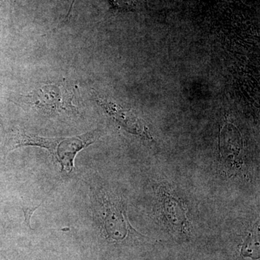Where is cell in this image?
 I'll use <instances>...</instances> for the list:
<instances>
[{
  "label": "cell",
  "mask_w": 260,
  "mask_h": 260,
  "mask_svg": "<svg viewBox=\"0 0 260 260\" xmlns=\"http://www.w3.org/2000/svg\"><path fill=\"white\" fill-rule=\"evenodd\" d=\"M40 205L41 204L34 207H23V208H22V209H23L24 217H25V221L27 226L30 228V219H31L32 214H34V211H35Z\"/></svg>",
  "instance_id": "7"
},
{
  "label": "cell",
  "mask_w": 260,
  "mask_h": 260,
  "mask_svg": "<svg viewBox=\"0 0 260 260\" xmlns=\"http://www.w3.org/2000/svg\"><path fill=\"white\" fill-rule=\"evenodd\" d=\"M101 135L102 132L95 129L78 136L44 138L29 134L24 129H16L10 133L8 144L10 150L26 146L47 149L53 158L60 164L61 171L70 174L74 169V160L77 154L95 143Z\"/></svg>",
  "instance_id": "1"
},
{
  "label": "cell",
  "mask_w": 260,
  "mask_h": 260,
  "mask_svg": "<svg viewBox=\"0 0 260 260\" xmlns=\"http://www.w3.org/2000/svg\"><path fill=\"white\" fill-rule=\"evenodd\" d=\"M92 96L95 99L101 107H102L111 116H112L118 123L124 126L130 133L143 135L150 138L148 132L145 129V126L141 120L129 109H124L116 103L111 102L105 98L101 96L92 90Z\"/></svg>",
  "instance_id": "4"
},
{
  "label": "cell",
  "mask_w": 260,
  "mask_h": 260,
  "mask_svg": "<svg viewBox=\"0 0 260 260\" xmlns=\"http://www.w3.org/2000/svg\"><path fill=\"white\" fill-rule=\"evenodd\" d=\"M75 90L66 81L40 84L30 93L19 95L20 104L44 115L57 116L76 115L78 108L74 104Z\"/></svg>",
  "instance_id": "2"
},
{
  "label": "cell",
  "mask_w": 260,
  "mask_h": 260,
  "mask_svg": "<svg viewBox=\"0 0 260 260\" xmlns=\"http://www.w3.org/2000/svg\"><path fill=\"white\" fill-rule=\"evenodd\" d=\"M112 5V8L121 11H132L136 8V1L135 0H108ZM75 0H73L70 6L69 12L67 15L66 19L70 18V15L75 4Z\"/></svg>",
  "instance_id": "6"
},
{
  "label": "cell",
  "mask_w": 260,
  "mask_h": 260,
  "mask_svg": "<svg viewBox=\"0 0 260 260\" xmlns=\"http://www.w3.org/2000/svg\"><path fill=\"white\" fill-rule=\"evenodd\" d=\"M2 1H3V0H0V3H1Z\"/></svg>",
  "instance_id": "8"
},
{
  "label": "cell",
  "mask_w": 260,
  "mask_h": 260,
  "mask_svg": "<svg viewBox=\"0 0 260 260\" xmlns=\"http://www.w3.org/2000/svg\"><path fill=\"white\" fill-rule=\"evenodd\" d=\"M164 198V215L172 226V230L179 235L184 236L187 234L188 221L185 215V210L183 209L181 203L175 198L166 194Z\"/></svg>",
  "instance_id": "5"
},
{
  "label": "cell",
  "mask_w": 260,
  "mask_h": 260,
  "mask_svg": "<svg viewBox=\"0 0 260 260\" xmlns=\"http://www.w3.org/2000/svg\"><path fill=\"white\" fill-rule=\"evenodd\" d=\"M102 206V224L106 235L114 242H122L134 231L126 219L122 203L104 198Z\"/></svg>",
  "instance_id": "3"
}]
</instances>
